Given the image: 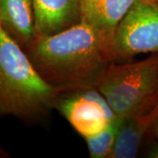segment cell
Segmentation results:
<instances>
[{
	"instance_id": "cell-1",
	"label": "cell",
	"mask_w": 158,
	"mask_h": 158,
	"mask_svg": "<svg viewBox=\"0 0 158 158\" xmlns=\"http://www.w3.org/2000/svg\"><path fill=\"white\" fill-rule=\"evenodd\" d=\"M113 39L80 22L51 35H38L26 49L34 68L59 91L98 87L114 62Z\"/></svg>"
},
{
	"instance_id": "cell-2",
	"label": "cell",
	"mask_w": 158,
	"mask_h": 158,
	"mask_svg": "<svg viewBox=\"0 0 158 158\" xmlns=\"http://www.w3.org/2000/svg\"><path fill=\"white\" fill-rule=\"evenodd\" d=\"M60 92L41 77L26 51L0 27V116L41 119L54 109Z\"/></svg>"
},
{
	"instance_id": "cell-3",
	"label": "cell",
	"mask_w": 158,
	"mask_h": 158,
	"mask_svg": "<svg viewBox=\"0 0 158 158\" xmlns=\"http://www.w3.org/2000/svg\"><path fill=\"white\" fill-rule=\"evenodd\" d=\"M98 89L118 117L150 111L158 102V53L138 62H113Z\"/></svg>"
},
{
	"instance_id": "cell-4",
	"label": "cell",
	"mask_w": 158,
	"mask_h": 158,
	"mask_svg": "<svg viewBox=\"0 0 158 158\" xmlns=\"http://www.w3.org/2000/svg\"><path fill=\"white\" fill-rule=\"evenodd\" d=\"M112 51L114 62L158 53V4L136 1L115 29Z\"/></svg>"
},
{
	"instance_id": "cell-5",
	"label": "cell",
	"mask_w": 158,
	"mask_h": 158,
	"mask_svg": "<svg viewBox=\"0 0 158 158\" xmlns=\"http://www.w3.org/2000/svg\"><path fill=\"white\" fill-rule=\"evenodd\" d=\"M54 109L84 139L98 135L118 117L98 87L61 91Z\"/></svg>"
},
{
	"instance_id": "cell-6",
	"label": "cell",
	"mask_w": 158,
	"mask_h": 158,
	"mask_svg": "<svg viewBox=\"0 0 158 158\" xmlns=\"http://www.w3.org/2000/svg\"><path fill=\"white\" fill-rule=\"evenodd\" d=\"M39 35H51L81 22V0H32Z\"/></svg>"
},
{
	"instance_id": "cell-7",
	"label": "cell",
	"mask_w": 158,
	"mask_h": 158,
	"mask_svg": "<svg viewBox=\"0 0 158 158\" xmlns=\"http://www.w3.org/2000/svg\"><path fill=\"white\" fill-rule=\"evenodd\" d=\"M0 27L26 50L39 35L32 0H0Z\"/></svg>"
},
{
	"instance_id": "cell-8",
	"label": "cell",
	"mask_w": 158,
	"mask_h": 158,
	"mask_svg": "<svg viewBox=\"0 0 158 158\" xmlns=\"http://www.w3.org/2000/svg\"><path fill=\"white\" fill-rule=\"evenodd\" d=\"M137 0H81V22L113 39L118 23Z\"/></svg>"
},
{
	"instance_id": "cell-9",
	"label": "cell",
	"mask_w": 158,
	"mask_h": 158,
	"mask_svg": "<svg viewBox=\"0 0 158 158\" xmlns=\"http://www.w3.org/2000/svg\"><path fill=\"white\" fill-rule=\"evenodd\" d=\"M158 113V102L147 113L124 118V121L110 158H134L142 141L148 135L150 127Z\"/></svg>"
},
{
	"instance_id": "cell-10",
	"label": "cell",
	"mask_w": 158,
	"mask_h": 158,
	"mask_svg": "<svg viewBox=\"0 0 158 158\" xmlns=\"http://www.w3.org/2000/svg\"><path fill=\"white\" fill-rule=\"evenodd\" d=\"M124 118L117 117L107 128L98 135L85 139L91 158H110Z\"/></svg>"
},
{
	"instance_id": "cell-11",
	"label": "cell",
	"mask_w": 158,
	"mask_h": 158,
	"mask_svg": "<svg viewBox=\"0 0 158 158\" xmlns=\"http://www.w3.org/2000/svg\"><path fill=\"white\" fill-rule=\"evenodd\" d=\"M146 156L149 158H158V141H155L148 146L146 152Z\"/></svg>"
},
{
	"instance_id": "cell-12",
	"label": "cell",
	"mask_w": 158,
	"mask_h": 158,
	"mask_svg": "<svg viewBox=\"0 0 158 158\" xmlns=\"http://www.w3.org/2000/svg\"><path fill=\"white\" fill-rule=\"evenodd\" d=\"M148 136H150L153 140L158 141V113L156 118H155V120H154V122H153L151 127H150Z\"/></svg>"
},
{
	"instance_id": "cell-13",
	"label": "cell",
	"mask_w": 158,
	"mask_h": 158,
	"mask_svg": "<svg viewBox=\"0 0 158 158\" xmlns=\"http://www.w3.org/2000/svg\"><path fill=\"white\" fill-rule=\"evenodd\" d=\"M9 156V153L6 151L3 148L0 147V158H7Z\"/></svg>"
},
{
	"instance_id": "cell-14",
	"label": "cell",
	"mask_w": 158,
	"mask_h": 158,
	"mask_svg": "<svg viewBox=\"0 0 158 158\" xmlns=\"http://www.w3.org/2000/svg\"><path fill=\"white\" fill-rule=\"evenodd\" d=\"M147 1H149V2H152V3H156V4H158V0H147Z\"/></svg>"
}]
</instances>
